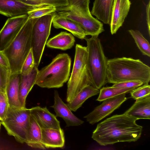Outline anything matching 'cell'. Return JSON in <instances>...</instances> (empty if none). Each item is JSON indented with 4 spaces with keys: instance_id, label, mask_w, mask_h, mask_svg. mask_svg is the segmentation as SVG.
Here are the masks:
<instances>
[{
    "instance_id": "obj_1",
    "label": "cell",
    "mask_w": 150,
    "mask_h": 150,
    "mask_svg": "<svg viewBox=\"0 0 150 150\" xmlns=\"http://www.w3.org/2000/svg\"><path fill=\"white\" fill-rule=\"evenodd\" d=\"M136 120L124 113L113 115L98 124L92 138L103 146L136 141L141 137L143 129Z\"/></svg>"
},
{
    "instance_id": "obj_2",
    "label": "cell",
    "mask_w": 150,
    "mask_h": 150,
    "mask_svg": "<svg viewBox=\"0 0 150 150\" xmlns=\"http://www.w3.org/2000/svg\"><path fill=\"white\" fill-rule=\"evenodd\" d=\"M150 80V67L139 59L123 57L108 60L107 83L139 81L146 84Z\"/></svg>"
},
{
    "instance_id": "obj_3",
    "label": "cell",
    "mask_w": 150,
    "mask_h": 150,
    "mask_svg": "<svg viewBox=\"0 0 150 150\" xmlns=\"http://www.w3.org/2000/svg\"><path fill=\"white\" fill-rule=\"evenodd\" d=\"M67 6L57 8V14L78 23L87 35L98 37L104 31L103 24L93 17L89 8L90 0H67Z\"/></svg>"
},
{
    "instance_id": "obj_4",
    "label": "cell",
    "mask_w": 150,
    "mask_h": 150,
    "mask_svg": "<svg viewBox=\"0 0 150 150\" xmlns=\"http://www.w3.org/2000/svg\"><path fill=\"white\" fill-rule=\"evenodd\" d=\"M37 19L28 18L17 35L2 50L8 59L11 74L20 72L23 64L31 48L32 28Z\"/></svg>"
},
{
    "instance_id": "obj_5",
    "label": "cell",
    "mask_w": 150,
    "mask_h": 150,
    "mask_svg": "<svg viewBox=\"0 0 150 150\" xmlns=\"http://www.w3.org/2000/svg\"><path fill=\"white\" fill-rule=\"evenodd\" d=\"M71 63L67 54H57L50 64L39 70L35 84L48 88L62 87L69 79Z\"/></svg>"
},
{
    "instance_id": "obj_6",
    "label": "cell",
    "mask_w": 150,
    "mask_h": 150,
    "mask_svg": "<svg viewBox=\"0 0 150 150\" xmlns=\"http://www.w3.org/2000/svg\"><path fill=\"white\" fill-rule=\"evenodd\" d=\"M84 39L87 43V66L91 85L99 89L107 83L108 59L98 37L85 38Z\"/></svg>"
},
{
    "instance_id": "obj_7",
    "label": "cell",
    "mask_w": 150,
    "mask_h": 150,
    "mask_svg": "<svg viewBox=\"0 0 150 150\" xmlns=\"http://www.w3.org/2000/svg\"><path fill=\"white\" fill-rule=\"evenodd\" d=\"M87 57L86 47L76 44L72 70L67 84L66 100L67 103L71 101L83 88L91 85L87 68Z\"/></svg>"
},
{
    "instance_id": "obj_8",
    "label": "cell",
    "mask_w": 150,
    "mask_h": 150,
    "mask_svg": "<svg viewBox=\"0 0 150 150\" xmlns=\"http://www.w3.org/2000/svg\"><path fill=\"white\" fill-rule=\"evenodd\" d=\"M30 109L9 106L4 119L1 124L7 134L21 144L25 143L30 125Z\"/></svg>"
},
{
    "instance_id": "obj_9",
    "label": "cell",
    "mask_w": 150,
    "mask_h": 150,
    "mask_svg": "<svg viewBox=\"0 0 150 150\" xmlns=\"http://www.w3.org/2000/svg\"><path fill=\"white\" fill-rule=\"evenodd\" d=\"M56 12L38 18L33 26L31 38V48L35 65L39 66L45 46L50 35L53 20Z\"/></svg>"
},
{
    "instance_id": "obj_10",
    "label": "cell",
    "mask_w": 150,
    "mask_h": 150,
    "mask_svg": "<svg viewBox=\"0 0 150 150\" xmlns=\"http://www.w3.org/2000/svg\"><path fill=\"white\" fill-rule=\"evenodd\" d=\"M127 99L126 93H123L105 100L84 118L90 124H94L109 115Z\"/></svg>"
},
{
    "instance_id": "obj_11",
    "label": "cell",
    "mask_w": 150,
    "mask_h": 150,
    "mask_svg": "<svg viewBox=\"0 0 150 150\" xmlns=\"http://www.w3.org/2000/svg\"><path fill=\"white\" fill-rule=\"evenodd\" d=\"M28 18L27 14L11 17L0 31V50H4L17 35Z\"/></svg>"
},
{
    "instance_id": "obj_12",
    "label": "cell",
    "mask_w": 150,
    "mask_h": 150,
    "mask_svg": "<svg viewBox=\"0 0 150 150\" xmlns=\"http://www.w3.org/2000/svg\"><path fill=\"white\" fill-rule=\"evenodd\" d=\"M131 3L129 0H114L110 24L111 34L116 33L122 25L129 12Z\"/></svg>"
},
{
    "instance_id": "obj_13",
    "label": "cell",
    "mask_w": 150,
    "mask_h": 150,
    "mask_svg": "<svg viewBox=\"0 0 150 150\" xmlns=\"http://www.w3.org/2000/svg\"><path fill=\"white\" fill-rule=\"evenodd\" d=\"M43 6L29 5L18 0H0V14L12 17L27 14L29 12Z\"/></svg>"
},
{
    "instance_id": "obj_14",
    "label": "cell",
    "mask_w": 150,
    "mask_h": 150,
    "mask_svg": "<svg viewBox=\"0 0 150 150\" xmlns=\"http://www.w3.org/2000/svg\"><path fill=\"white\" fill-rule=\"evenodd\" d=\"M54 103L51 107L53 108L56 117L62 118L65 121L66 127L79 126L84 121L75 115L67 104L64 103L59 96L57 91L54 92Z\"/></svg>"
},
{
    "instance_id": "obj_15",
    "label": "cell",
    "mask_w": 150,
    "mask_h": 150,
    "mask_svg": "<svg viewBox=\"0 0 150 150\" xmlns=\"http://www.w3.org/2000/svg\"><path fill=\"white\" fill-rule=\"evenodd\" d=\"M30 109L31 115L41 129L61 128L59 121L55 115L49 111L46 107L37 106Z\"/></svg>"
},
{
    "instance_id": "obj_16",
    "label": "cell",
    "mask_w": 150,
    "mask_h": 150,
    "mask_svg": "<svg viewBox=\"0 0 150 150\" xmlns=\"http://www.w3.org/2000/svg\"><path fill=\"white\" fill-rule=\"evenodd\" d=\"M41 143L47 148H62L65 144L63 129H41Z\"/></svg>"
},
{
    "instance_id": "obj_17",
    "label": "cell",
    "mask_w": 150,
    "mask_h": 150,
    "mask_svg": "<svg viewBox=\"0 0 150 150\" xmlns=\"http://www.w3.org/2000/svg\"><path fill=\"white\" fill-rule=\"evenodd\" d=\"M124 113L136 120L150 119V95L137 100Z\"/></svg>"
},
{
    "instance_id": "obj_18",
    "label": "cell",
    "mask_w": 150,
    "mask_h": 150,
    "mask_svg": "<svg viewBox=\"0 0 150 150\" xmlns=\"http://www.w3.org/2000/svg\"><path fill=\"white\" fill-rule=\"evenodd\" d=\"M52 23L55 28L66 30L79 39H83L86 38V33L80 24L71 20L60 16L57 13Z\"/></svg>"
},
{
    "instance_id": "obj_19",
    "label": "cell",
    "mask_w": 150,
    "mask_h": 150,
    "mask_svg": "<svg viewBox=\"0 0 150 150\" xmlns=\"http://www.w3.org/2000/svg\"><path fill=\"white\" fill-rule=\"evenodd\" d=\"M39 70L35 65L28 74L21 75L19 85L18 98L23 108H26V99L35 83Z\"/></svg>"
},
{
    "instance_id": "obj_20",
    "label": "cell",
    "mask_w": 150,
    "mask_h": 150,
    "mask_svg": "<svg viewBox=\"0 0 150 150\" xmlns=\"http://www.w3.org/2000/svg\"><path fill=\"white\" fill-rule=\"evenodd\" d=\"M21 75L20 72L11 74L6 90L9 106L22 107L18 98L19 85Z\"/></svg>"
},
{
    "instance_id": "obj_21",
    "label": "cell",
    "mask_w": 150,
    "mask_h": 150,
    "mask_svg": "<svg viewBox=\"0 0 150 150\" xmlns=\"http://www.w3.org/2000/svg\"><path fill=\"white\" fill-rule=\"evenodd\" d=\"M114 0H95L91 13L104 23L110 25Z\"/></svg>"
},
{
    "instance_id": "obj_22",
    "label": "cell",
    "mask_w": 150,
    "mask_h": 150,
    "mask_svg": "<svg viewBox=\"0 0 150 150\" xmlns=\"http://www.w3.org/2000/svg\"><path fill=\"white\" fill-rule=\"evenodd\" d=\"M75 42V38L73 35L62 32L50 39L46 45L49 48L65 50L71 48Z\"/></svg>"
},
{
    "instance_id": "obj_23",
    "label": "cell",
    "mask_w": 150,
    "mask_h": 150,
    "mask_svg": "<svg viewBox=\"0 0 150 150\" xmlns=\"http://www.w3.org/2000/svg\"><path fill=\"white\" fill-rule=\"evenodd\" d=\"M42 136L41 128L31 115L25 143L33 148L45 149V148L41 143Z\"/></svg>"
},
{
    "instance_id": "obj_24",
    "label": "cell",
    "mask_w": 150,
    "mask_h": 150,
    "mask_svg": "<svg viewBox=\"0 0 150 150\" xmlns=\"http://www.w3.org/2000/svg\"><path fill=\"white\" fill-rule=\"evenodd\" d=\"M99 89L91 85L87 86L81 90L67 105L71 111H76L88 99L99 93Z\"/></svg>"
},
{
    "instance_id": "obj_25",
    "label": "cell",
    "mask_w": 150,
    "mask_h": 150,
    "mask_svg": "<svg viewBox=\"0 0 150 150\" xmlns=\"http://www.w3.org/2000/svg\"><path fill=\"white\" fill-rule=\"evenodd\" d=\"M134 88H123L113 86L103 87L100 89L96 100L101 102L105 100L123 93L130 92Z\"/></svg>"
},
{
    "instance_id": "obj_26",
    "label": "cell",
    "mask_w": 150,
    "mask_h": 150,
    "mask_svg": "<svg viewBox=\"0 0 150 150\" xmlns=\"http://www.w3.org/2000/svg\"><path fill=\"white\" fill-rule=\"evenodd\" d=\"M128 32L134 39L137 47L142 54L149 57L150 45L148 41L138 30L131 29L128 30Z\"/></svg>"
},
{
    "instance_id": "obj_27",
    "label": "cell",
    "mask_w": 150,
    "mask_h": 150,
    "mask_svg": "<svg viewBox=\"0 0 150 150\" xmlns=\"http://www.w3.org/2000/svg\"><path fill=\"white\" fill-rule=\"evenodd\" d=\"M27 4L34 5H52L57 8L67 6V0H18Z\"/></svg>"
},
{
    "instance_id": "obj_28",
    "label": "cell",
    "mask_w": 150,
    "mask_h": 150,
    "mask_svg": "<svg viewBox=\"0 0 150 150\" xmlns=\"http://www.w3.org/2000/svg\"><path fill=\"white\" fill-rule=\"evenodd\" d=\"M56 11L57 8L54 6L44 5L29 12L27 15L29 18H36L56 12Z\"/></svg>"
},
{
    "instance_id": "obj_29",
    "label": "cell",
    "mask_w": 150,
    "mask_h": 150,
    "mask_svg": "<svg viewBox=\"0 0 150 150\" xmlns=\"http://www.w3.org/2000/svg\"><path fill=\"white\" fill-rule=\"evenodd\" d=\"M35 65L34 57L31 48L23 64L20 71L21 75H25L29 74Z\"/></svg>"
},
{
    "instance_id": "obj_30",
    "label": "cell",
    "mask_w": 150,
    "mask_h": 150,
    "mask_svg": "<svg viewBox=\"0 0 150 150\" xmlns=\"http://www.w3.org/2000/svg\"><path fill=\"white\" fill-rule=\"evenodd\" d=\"M11 74L9 68L0 65V92L6 93V87Z\"/></svg>"
},
{
    "instance_id": "obj_31",
    "label": "cell",
    "mask_w": 150,
    "mask_h": 150,
    "mask_svg": "<svg viewBox=\"0 0 150 150\" xmlns=\"http://www.w3.org/2000/svg\"><path fill=\"white\" fill-rule=\"evenodd\" d=\"M130 93L131 97L137 100L150 94V86L148 84H143L133 89Z\"/></svg>"
},
{
    "instance_id": "obj_32",
    "label": "cell",
    "mask_w": 150,
    "mask_h": 150,
    "mask_svg": "<svg viewBox=\"0 0 150 150\" xmlns=\"http://www.w3.org/2000/svg\"><path fill=\"white\" fill-rule=\"evenodd\" d=\"M9 107L7 96L6 93L0 92V120L5 118Z\"/></svg>"
},
{
    "instance_id": "obj_33",
    "label": "cell",
    "mask_w": 150,
    "mask_h": 150,
    "mask_svg": "<svg viewBox=\"0 0 150 150\" xmlns=\"http://www.w3.org/2000/svg\"><path fill=\"white\" fill-rule=\"evenodd\" d=\"M113 84L112 86L113 87L135 88L142 85L143 84V83L142 82L139 81H130L120 82Z\"/></svg>"
},
{
    "instance_id": "obj_34",
    "label": "cell",
    "mask_w": 150,
    "mask_h": 150,
    "mask_svg": "<svg viewBox=\"0 0 150 150\" xmlns=\"http://www.w3.org/2000/svg\"><path fill=\"white\" fill-rule=\"evenodd\" d=\"M0 65L9 68V64L7 58L3 51L0 50Z\"/></svg>"
},
{
    "instance_id": "obj_35",
    "label": "cell",
    "mask_w": 150,
    "mask_h": 150,
    "mask_svg": "<svg viewBox=\"0 0 150 150\" xmlns=\"http://www.w3.org/2000/svg\"><path fill=\"white\" fill-rule=\"evenodd\" d=\"M150 1H149L146 6V22L149 34H150Z\"/></svg>"
},
{
    "instance_id": "obj_36",
    "label": "cell",
    "mask_w": 150,
    "mask_h": 150,
    "mask_svg": "<svg viewBox=\"0 0 150 150\" xmlns=\"http://www.w3.org/2000/svg\"><path fill=\"white\" fill-rule=\"evenodd\" d=\"M1 122H0V126H1Z\"/></svg>"
}]
</instances>
